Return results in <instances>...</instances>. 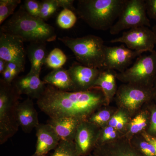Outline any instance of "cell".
Wrapping results in <instances>:
<instances>
[{"instance_id": "31", "label": "cell", "mask_w": 156, "mask_h": 156, "mask_svg": "<svg viewBox=\"0 0 156 156\" xmlns=\"http://www.w3.org/2000/svg\"><path fill=\"white\" fill-rule=\"evenodd\" d=\"M57 0H44L41 2L40 18L45 20L53 16L58 9Z\"/></svg>"}, {"instance_id": "19", "label": "cell", "mask_w": 156, "mask_h": 156, "mask_svg": "<svg viewBox=\"0 0 156 156\" xmlns=\"http://www.w3.org/2000/svg\"><path fill=\"white\" fill-rule=\"evenodd\" d=\"M44 82L61 91L75 92L74 87L68 70L64 69H53L44 78Z\"/></svg>"}, {"instance_id": "35", "label": "cell", "mask_w": 156, "mask_h": 156, "mask_svg": "<svg viewBox=\"0 0 156 156\" xmlns=\"http://www.w3.org/2000/svg\"><path fill=\"white\" fill-rule=\"evenodd\" d=\"M145 3L148 17L156 21V0H145Z\"/></svg>"}, {"instance_id": "7", "label": "cell", "mask_w": 156, "mask_h": 156, "mask_svg": "<svg viewBox=\"0 0 156 156\" xmlns=\"http://www.w3.org/2000/svg\"><path fill=\"white\" fill-rule=\"evenodd\" d=\"M141 26H151L147 14L145 0H126L121 14L109 32L111 34L116 35L122 31Z\"/></svg>"}, {"instance_id": "38", "label": "cell", "mask_w": 156, "mask_h": 156, "mask_svg": "<svg viewBox=\"0 0 156 156\" xmlns=\"http://www.w3.org/2000/svg\"><path fill=\"white\" fill-rule=\"evenodd\" d=\"M7 63H8V62L0 58V73H1V74L5 69Z\"/></svg>"}, {"instance_id": "24", "label": "cell", "mask_w": 156, "mask_h": 156, "mask_svg": "<svg viewBox=\"0 0 156 156\" xmlns=\"http://www.w3.org/2000/svg\"><path fill=\"white\" fill-rule=\"evenodd\" d=\"M115 112L110 109L100 108L91 115L87 120L99 128H102L107 126Z\"/></svg>"}, {"instance_id": "25", "label": "cell", "mask_w": 156, "mask_h": 156, "mask_svg": "<svg viewBox=\"0 0 156 156\" xmlns=\"http://www.w3.org/2000/svg\"><path fill=\"white\" fill-rule=\"evenodd\" d=\"M67 60V56L63 51L58 48L53 49L47 56L45 65L53 69L62 68Z\"/></svg>"}, {"instance_id": "40", "label": "cell", "mask_w": 156, "mask_h": 156, "mask_svg": "<svg viewBox=\"0 0 156 156\" xmlns=\"http://www.w3.org/2000/svg\"><path fill=\"white\" fill-rule=\"evenodd\" d=\"M152 30L153 31L154 33V34L155 37V45H156V24L153 27Z\"/></svg>"}, {"instance_id": "30", "label": "cell", "mask_w": 156, "mask_h": 156, "mask_svg": "<svg viewBox=\"0 0 156 156\" xmlns=\"http://www.w3.org/2000/svg\"><path fill=\"white\" fill-rule=\"evenodd\" d=\"M20 0H0V24L2 25L11 15L14 14Z\"/></svg>"}, {"instance_id": "18", "label": "cell", "mask_w": 156, "mask_h": 156, "mask_svg": "<svg viewBox=\"0 0 156 156\" xmlns=\"http://www.w3.org/2000/svg\"><path fill=\"white\" fill-rule=\"evenodd\" d=\"M83 120L74 117L50 118L48 123L53 127L60 140L74 141L79 125Z\"/></svg>"}, {"instance_id": "3", "label": "cell", "mask_w": 156, "mask_h": 156, "mask_svg": "<svg viewBox=\"0 0 156 156\" xmlns=\"http://www.w3.org/2000/svg\"><path fill=\"white\" fill-rule=\"evenodd\" d=\"M126 0H79L76 14L95 30L110 29L121 14Z\"/></svg>"}, {"instance_id": "8", "label": "cell", "mask_w": 156, "mask_h": 156, "mask_svg": "<svg viewBox=\"0 0 156 156\" xmlns=\"http://www.w3.org/2000/svg\"><path fill=\"white\" fill-rule=\"evenodd\" d=\"M115 99L120 108L130 115L154 100L153 89L136 84H123L117 90Z\"/></svg>"}, {"instance_id": "17", "label": "cell", "mask_w": 156, "mask_h": 156, "mask_svg": "<svg viewBox=\"0 0 156 156\" xmlns=\"http://www.w3.org/2000/svg\"><path fill=\"white\" fill-rule=\"evenodd\" d=\"M35 129L37 142L34 154L46 156L50 151L55 150L60 140L53 127L48 123L40 124Z\"/></svg>"}, {"instance_id": "27", "label": "cell", "mask_w": 156, "mask_h": 156, "mask_svg": "<svg viewBox=\"0 0 156 156\" xmlns=\"http://www.w3.org/2000/svg\"><path fill=\"white\" fill-rule=\"evenodd\" d=\"M129 139L132 144L144 156H156L154 146L147 141L140 133Z\"/></svg>"}, {"instance_id": "2", "label": "cell", "mask_w": 156, "mask_h": 156, "mask_svg": "<svg viewBox=\"0 0 156 156\" xmlns=\"http://www.w3.org/2000/svg\"><path fill=\"white\" fill-rule=\"evenodd\" d=\"M0 31L19 37L30 44H44L56 40L55 28L41 18L27 13L23 5L1 27Z\"/></svg>"}, {"instance_id": "36", "label": "cell", "mask_w": 156, "mask_h": 156, "mask_svg": "<svg viewBox=\"0 0 156 156\" xmlns=\"http://www.w3.org/2000/svg\"><path fill=\"white\" fill-rule=\"evenodd\" d=\"M57 2L59 8L69 9L76 13V9L73 6V0H57Z\"/></svg>"}, {"instance_id": "9", "label": "cell", "mask_w": 156, "mask_h": 156, "mask_svg": "<svg viewBox=\"0 0 156 156\" xmlns=\"http://www.w3.org/2000/svg\"><path fill=\"white\" fill-rule=\"evenodd\" d=\"M110 43H122L131 50L151 53L155 45V37L153 30L147 27H139L124 32L121 37L111 40Z\"/></svg>"}, {"instance_id": "5", "label": "cell", "mask_w": 156, "mask_h": 156, "mask_svg": "<svg viewBox=\"0 0 156 156\" xmlns=\"http://www.w3.org/2000/svg\"><path fill=\"white\" fill-rule=\"evenodd\" d=\"M20 95L14 84L0 80V144H4L18 131L16 111Z\"/></svg>"}, {"instance_id": "20", "label": "cell", "mask_w": 156, "mask_h": 156, "mask_svg": "<svg viewBox=\"0 0 156 156\" xmlns=\"http://www.w3.org/2000/svg\"><path fill=\"white\" fill-rule=\"evenodd\" d=\"M117 74L113 70H101L95 84V87H99L102 90L108 104L115 96L118 90L116 82Z\"/></svg>"}, {"instance_id": "4", "label": "cell", "mask_w": 156, "mask_h": 156, "mask_svg": "<svg viewBox=\"0 0 156 156\" xmlns=\"http://www.w3.org/2000/svg\"><path fill=\"white\" fill-rule=\"evenodd\" d=\"M58 40L73 53L79 63L102 70L105 46L103 39L94 35L80 37H58Z\"/></svg>"}, {"instance_id": "32", "label": "cell", "mask_w": 156, "mask_h": 156, "mask_svg": "<svg viewBox=\"0 0 156 156\" xmlns=\"http://www.w3.org/2000/svg\"><path fill=\"white\" fill-rule=\"evenodd\" d=\"M24 71L17 64L8 62L5 69L2 74V79L8 83H12L18 75Z\"/></svg>"}, {"instance_id": "13", "label": "cell", "mask_w": 156, "mask_h": 156, "mask_svg": "<svg viewBox=\"0 0 156 156\" xmlns=\"http://www.w3.org/2000/svg\"><path fill=\"white\" fill-rule=\"evenodd\" d=\"M72 80L75 92L84 91L95 87L101 70L75 62L68 69Z\"/></svg>"}, {"instance_id": "33", "label": "cell", "mask_w": 156, "mask_h": 156, "mask_svg": "<svg viewBox=\"0 0 156 156\" xmlns=\"http://www.w3.org/2000/svg\"><path fill=\"white\" fill-rule=\"evenodd\" d=\"M148 104L150 106V121L146 131L150 135L156 137V105L152 102V101Z\"/></svg>"}, {"instance_id": "22", "label": "cell", "mask_w": 156, "mask_h": 156, "mask_svg": "<svg viewBox=\"0 0 156 156\" xmlns=\"http://www.w3.org/2000/svg\"><path fill=\"white\" fill-rule=\"evenodd\" d=\"M150 121V112L147 111H142L135 116L130 121L127 128L126 135L128 138H131L134 135L140 134L145 131L148 126Z\"/></svg>"}, {"instance_id": "10", "label": "cell", "mask_w": 156, "mask_h": 156, "mask_svg": "<svg viewBox=\"0 0 156 156\" xmlns=\"http://www.w3.org/2000/svg\"><path fill=\"white\" fill-rule=\"evenodd\" d=\"M143 53L131 50L123 44L114 47L105 46L103 70H113L123 73L128 69L134 58Z\"/></svg>"}, {"instance_id": "42", "label": "cell", "mask_w": 156, "mask_h": 156, "mask_svg": "<svg viewBox=\"0 0 156 156\" xmlns=\"http://www.w3.org/2000/svg\"><path fill=\"white\" fill-rule=\"evenodd\" d=\"M31 156H38L37 155L35 154H34L33 155H32Z\"/></svg>"}, {"instance_id": "11", "label": "cell", "mask_w": 156, "mask_h": 156, "mask_svg": "<svg viewBox=\"0 0 156 156\" xmlns=\"http://www.w3.org/2000/svg\"><path fill=\"white\" fill-rule=\"evenodd\" d=\"M24 41L19 37L0 31V58L13 62L25 69Z\"/></svg>"}, {"instance_id": "23", "label": "cell", "mask_w": 156, "mask_h": 156, "mask_svg": "<svg viewBox=\"0 0 156 156\" xmlns=\"http://www.w3.org/2000/svg\"><path fill=\"white\" fill-rule=\"evenodd\" d=\"M130 115L128 112L122 108L117 110L108 124V126L124 133L130 122Z\"/></svg>"}, {"instance_id": "28", "label": "cell", "mask_w": 156, "mask_h": 156, "mask_svg": "<svg viewBox=\"0 0 156 156\" xmlns=\"http://www.w3.org/2000/svg\"><path fill=\"white\" fill-rule=\"evenodd\" d=\"M77 20L75 12L67 9H63L58 14L56 23L58 27L67 30L75 25Z\"/></svg>"}, {"instance_id": "29", "label": "cell", "mask_w": 156, "mask_h": 156, "mask_svg": "<svg viewBox=\"0 0 156 156\" xmlns=\"http://www.w3.org/2000/svg\"><path fill=\"white\" fill-rule=\"evenodd\" d=\"M50 156H81L77 151L74 141L60 140Z\"/></svg>"}, {"instance_id": "34", "label": "cell", "mask_w": 156, "mask_h": 156, "mask_svg": "<svg viewBox=\"0 0 156 156\" xmlns=\"http://www.w3.org/2000/svg\"><path fill=\"white\" fill-rule=\"evenodd\" d=\"M23 6L26 11L30 15L40 18L41 2L35 0H26Z\"/></svg>"}, {"instance_id": "16", "label": "cell", "mask_w": 156, "mask_h": 156, "mask_svg": "<svg viewBox=\"0 0 156 156\" xmlns=\"http://www.w3.org/2000/svg\"><path fill=\"white\" fill-rule=\"evenodd\" d=\"M40 76L28 73L26 75L16 78L13 84L20 95H26L30 98L37 100L46 87V84L41 80Z\"/></svg>"}, {"instance_id": "1", "label": "cell", "mask_w": 156, "mask_h": 156, "mask_svg": "<svg viewBox=\"0 0 156 156\" xmlns=\"http://www.w3.org/2000/svg\"><path fill=\"white\" fill-rule=\"evenodd\" d=\"M37 102L39 108L50 118L74 117L82 120H87L101 106L108 105L99 87L68 92L48 85Z\"/></svg>"}, {"instance_id": "6", "label": "cell", "mask_w": 156, "mask_h": 156, "mask_svg": "<svg viewBox=\"0 0 156 156\" xmlns=\"http://www.w3.org/2000/svg\"><path fill=\"white\" fill-rule=\"evenodd\" d=\"M116 77L125 83L153 88L156 78V51L138 56L131 67L123 73H117Z\"/></svg>"}, {"instance_id": "15", "label": "cell", "mask_w": 156, "mask_h": 156, "mask_svg": "<svg viewBox=\"0 0 156 156\" xmlns=\"http://www.w3.org/2000/svg\"><path fill=\"white\" fill-rule=\"evenodd\" d=\"M16 115L19 127L26 133H30L40 124L37 112L30 98L19 101L16 108Z\"/></svg>"}, {"instance_id": "21", "label": "cell", "mask_w": 156, "mask_h": 156, "mask_svg": "<svg viewBox=\"0 0 156 156\" xmlns=\"http://www.w3.org/2000/svg\"><path fill=\"white\" fill-rule=\"evenodd\" d=\"M46 44H30L27 48V54L30 61L29 73L40 75L42 66L45 64L46 58Z\"/></svg>"}, {"instance_id": "12", "label": "cell", "mask_w": 156, "mask_h": 156, "mask_svg": "<svg viewBox=\"0 0 156 156\" xmlns=\"http://www.w3.org/2000/svg\"><path fill=\"white\" fill-rule=\"evenodd\" d=\"M100 128L83 120L79 125L74 142L78 153L81 156H89L96 147Z\"/></svg>"}, {"instance_id": "41", "label": "cell", "mask_w": 156, "mask_h": 156, "mask_svg": "<svg viewBox=\"0 0 156 156\" xmlns=\"http://www.w3.org/2000/svg\"><path fill=\"white\" fill-rule=\"evenodd\" d=\"M88 156H98L97 155L95 154L92 153V154H90Z\"/></svg>"}, {"instance_id": "39", "label": "cell", "mask_w": 156, "mask_h": 156, "mask_svg": "<svg viewBox=\"0 0 156 156\" xmlns=\"http://www.w3.org/2000/svg\"><path fill=\"white\" fill-rule=\"evenodd\" d=\"M153 89L154 91V100L156 101V78L154 83Z\"/></svg>"}, {"instance_id": "26", "label": "cell", "mask_w": 156, "mask_h": 156, "mask_svg": "<svg viewBox=\"0 0 156 156\" xmlns=\"http://www.w3.org/2000/svg\"><path fill=\"white\" fill-rule=\"evenodd\" d=\"M125 135L122 132L107 125L100 128L96 147L114 141Z\"/></svg>"}, {"instance_id": "37", "label": "cell", "mask_w": 156, "mask_h": 156, "mask_svg": "<svg viewBox=\"0 0 156 156\" xmlns=\"http://www.w3.org/2000/svg\"><path fill=\"white\" fill-rule=\"evenodd\" d=\"M140 134L147 141L154 146L156 151V137L150 135L145 131H143Z\"/></svg>"}, {"instance_id": "14", "label": "cell", "mask_w": 156, "mask_h": 156, "mask_svg": "<svg viewBox=\"0 0 156 156\" xmlns=\"http://www.w3.org/2000/svg\"><path fill=\"white\" fill-rule=\"evenodd\" d=\"M92 153L98 156H144L126 135L114 141L96 146Z\"/></svg>"}]
</instances>
